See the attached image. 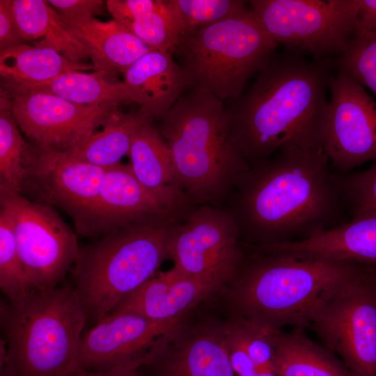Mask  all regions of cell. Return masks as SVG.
Returning <instances> with one entry per match:
<instances>
[{
    "label": "cell",
    "instance_id": "3",
    "mask_svg": "<svg viewBox=\"0 0 376 376\" xmlns=\"http://www.w3.org/2000/svg\"><path fill=\"white\" fill-rule=\"evenodd\" d=\"M241 244L244 257L228 284L236 317L279 330L307 328L322 299L365 265Z\"/></svg>",
    "mask_w": 376,
    "mask_h": 376
},
{
    "label": "cell",
    "instance_id": "39",
    "mask_svg": "<svg viewBox=\"0 0 376 376\" xmlns=\"http://www.w3.org/2000/svg\"><path fill=\"white\" fill-rule=\"evenodd\" d=\"M256 376H280L275 370H257Z\"/></svg>",
    "mask_w": 376,
    "mask_h": 376
},
{
    "label": "cell",
    "instance_id": "32",
    "mask_svg": "<svg viewBox=\"0 0 376 376\" xmlns=\"http://www.w3.org/2000/svg\"><path fill=\"white\" fill-rule=\"evenodd\" d=\"M343 204L350 217L376 212V163L353 173H336Z\"/></svg>",
    "mask_w": 376,
    "mask_h": 376
},
{
    "label": "cell",
    "instance_id": "7",
    "mask_svg": "<svg viewBox=\"0 0 376 376\" xmlns=\"http://www.w3.org/2000/svg\"><path fill=\"white\" fill-rule=\"evenodd\" d=\"M278 45L249 8L180 37L173 54L186 91L208 93L229 104L243 93L251 77L269 63Z\"/></svg>",
    "mask_w": 376,
    "mask_h": 376
},
{
    "label": "cell",
    "instance_id": "17",
    "mask_svg": "<svg viewBox=\"0 0 376 376\" xmlns=\"http://www.w3.org/2000/svg\"><path fill=\"white\" fill-rule=\"evenodd\" d=\"M143 368L146 376H236L224 323L201 324L187 331L181 324L163 350Z\"/></svg>",
    "mask_w": 376,
    "mask_h": 376
},
{
    "label": "cell",
    "instance_id": "38",
    "mask_svg": "<svg viewBox=\"0 0 376 376\" xmlns=\"http://www.w3.org/2000/svg\"><path fill=\"white\" fill-rule=\"evenodd\" d=\"M0 376H15L8 365L6 363L0 366Z\"/></svg>",
    "mask_w": 376,
    "mask_h": 376
},
{
    "label": "cell",
    "instance_id": "36",
    "mask_svg": "<svg viewBox=\"0 0 376 376\" xmlns=\"http://www.w3.org/2000/svg\"><path fill=\"white\" fill-rule=\"evenodd\" d=\"M357 7L356 37L376 31V0H357Z\"/></svg>",
    "mask_w": 376,
    "mask_h": 376
},
{
    "label": "cell",
    "instance_id": "31",
    "mask_svg": "<svg viewBox=\"0 0 376 376\" xmlns=\"http://www.w3.org/2000/svg\"><path fill=\"white\" fill-rule=\"evenodd\" d=\"M336 65L376 95V31L354 38Z\"/></svg>",
    "mask_w": 376,
    "mask_h": 376
},
{
    "label": "cell",
    "instance_id": "15",
    "mask_svg": "<svg viewBox=\"0 0 376 376\" xmlns=\"http://www.w3.org/2000/svg\"><path fill=\"white\" fill-rule=\"evenodd\" d=\"M195 206L178 204L149 190L135 178L129 164L120 163L107 169L97 199L75 226L76 233L103 236L136 224L185 217Z\"/></svg>",
    "mask_w": 376,
    "mask_h": 376
},
{
    "label": "cell",
    "instance_id": "1",
    "mask_svg": "<svg viewBox=\"0 0 376 376\" xmlns=\"http://www.w3.org/2000/svg\"><path fill=\"white\" fill-rule=\"evenodd\" d=\"M221 208L249 245L303 241L350 221L325 152L298 147L249 166Z\"/></svg>",
    "mask_w": 376,
    "mask_h": 376
},
{
    "label": "cell",
    "instance_id": "27",
    "mask_svg": "<svg viewBox=\"0 0 376 376\" xmlns=\"http://www.w3.org/2000/svg\"><path fill=\"white\" fill-rule=\"evenodd\" d=\"M31 146L22 136L9 98L0 97V187L21 194L29 175Z\"/></svg>",
    "mask_w": 376,
    "mask_h": 376
},
{
    "label": "cell",
    "instance_id": "11",
    "mask_svg": "<svg viewBox=\"0 0 376 376\" xmlns=\"http://www.w3.org/2000/svg\"><path fill=\"white\" fill-rule=\"evenodd\" d=\"M233 219L224 209L196 205L174 231L169 244L174 276L216 278L228 283L244 257Z\"/></svg>",
    "mask_w": 376,
    "mask_h": 376
},
{
    "label": "cell",
    "instance_id": "5",
    "mask_svg": "<svg viewBox=\"0 0 376 376\" xmlns=\"http://www.w3.org/2000/svg\"><path fill=\"white\" fill-rule=\"evenodd\" d=\"M186 217H171L112 230L81 249L71 269L88 320L97 322L158 273L171 238Z\"/></svg>",
    "mask_w": 376,
    "mask_h": 376
},
{
    "label": "cell",
    "instance_id": "29",
    "mask_svg": "<svg viewBox=\"0 0 376 376\" xmlns=\"http://www.w3.org/2000/svg\"><path fill=\"white\" fill-rule=\"evenodd\" d=\"M122 25L152 49L171 54L180 38L165 0H155L152 6Z\"/></svg>",
    "mask_w": 376,
    "mask_h": 376
},
{
    "label": "cell",
    "instance_id": "10",
    "mask_svg": "<svg viewBox=\"0 0 376 376\" xmlns=\"http://www.w3.org/2000/svg\"><path fill=\"white\" fill-rule=\"evenodd\" d=\"M0 209L11 224L31 290L58 286L80 251L76 233L52 206L2 187Z\"/></svg>",
    "mask_w": 376,
    "mask_h": 376
},
{
    "label": "cell",
    "instance_id": "9",
    "mask_svg": "<svg viewBox=\"0 0 376 376\" xmlns=\"http://www.w3.org/2000/svg\"><path fill=\"white\" fill-rule=\"evenodd\" d=\"M253 15L278 45L318 60L340 55L356 37L357 0H251Z\"/></svg>",
    "mask_w": 376,
    "mask_h": 376
},
{
    "label": "cell",
    "instance_id": "37",
    "mask_svg": "<svg viewBox=\"0 0 376 376\" xmlns=\"http://www.w3.org/2000/svg\"><path fill=\"white\" fill-rule=\"evenodd\" d=\"M72 376H142L138 370L109 369L103 370L81 371Z\"/></svg>",
    "mask_w": 376,
    "mask_h": 376
},
{
    "label": "cell",
    "instance_id": "23",
    "mask_svg": "<svg viewBox=\"0 0 376 376\" xmlns=\"http://www.w3.org/2000/svg\"><path fill=\"white\" fill-rule=\"evenodd\" d=\"M28 43L52 48L71 61L89 58L85 46L63 23L58 13L45 0H8Z\"/></svg>",
    "mask_w": 376,
    "mask_h": 376
},
{
    "label": "cell",
    "instance_id": "22",
    "mask_svg": "<svg viewBox=\"0 0 376 376\" xmlns=\"http://www.w3.org/2000/svg\"><path fill=\"white\" fill-rule=\"evenodd\" d=\"M105 71L91 73L80 71L63 74L38 84L1 86L4 93H45L82 105L107 103H136L137 100L125 84Z\"/></svg>",
    "mask_w": 376,
    "mask_h": 376
},
{
    "label": "cell",
    "instance_id": "33",
    "mask_svg": "<svg viewBox=\"0 0 376 376\" xmlns=\"http://www.w3.org/2000/svg\"><path fill=\"white\" fill-rule=\"evenodd\" d=\"M234 320L256 370L276 371V338L280 330L261 326L238 317Z\"/></svg>",
    "mask_w": 376,
    "mask_h": 376
},
{
    "label": "cell",
    "instance_id": "6",
    "mask_svg": "<svg viewBox=\"0 0 376 376\" xmlns=\"http://www.w3.org/2000/svg\"><path fill=\"white\" fill-rule=\"evenodd\" d=\"M0 320L6 363L15 376H72L79 372V345L88 318L73 285L1 301Z\"/></svg>",
    "mask_w": 376,
    "mask_h": 376
},
{
    "label": "cell",
    "instance_id": "18",
    "mask_svg": "<svg viewBox=\"0 0 376 376\" xmlns=\"http://www.w3.org/2000/svg\"><path fill=\"white\" fill-rule=\"evenodd\" d=\"M228 284L216 278L177 276L169 270L158 272L113 312H130L159 323L178 324L188 311Z\"/></svg>",
    "mask_w": 376,
    "mask_h": 376
},
{
    "label": "cell",
    "instance_id": "12",
    "mask_svg": "<svg viewBox=\"0 0 376 376\" xmlns=\"http://www.w3.org/2000/svg\"><path fill=\"white\" fill-rule=\"evenodd\" d=\"M181 323H159L134 313L113 312L82 335L78 370H138L157 356Z\"/></svg>",
    "mask_w": 376,
    "mask_h": 376
},
{
    "label": "cell",
    "instance_id": "13",
    "mask_svg": "<svg viewBox=\"0 0 376 376\" xmlns=\"http://www.w3.org/2000/svg\"><path fill=\"white\" fill-rule=\"evenodd\" d=\"M324 152L334 173L344 174L376 159V102L343 70L333 75Z\"/></svg>",
    "mask_w": 376,
    "mask_h": 376
},
{
    "label": "cell",
    "instance_id": "28",
    "mask_svg": "<svg viewBox=\"0 0 376 376\" xmlns=\"http://www.w3.org/2000/svg\"><path fill=\"white\" fill-rule=\"evenodd\" d=\"M241 0H165L180 37L246 11Z\"/></svg>",
    "mask_w": 376,
    "mask_h": 376
},
{
    "label": "cell",
    "instance_id": "34",
    "mask_svg": "<svg viewBox=\"0 0 376 376\" xmlns=\"http://www.w3.org/2000/svg\"><path fill=\"white\" fill-rule=\"evenodd\" d=\"M47 1L59 15L72 19L101 15L107 8L105 3L102 0H49Z\"/></svg>",
    "mask_w": 376,
    "mask_h": 376
},
{
    "label": "cell",
    "instance_id": "25",
    "mask_svg": "<svg viewBox=\"0 0 376 376\" xmlns=\"http://www.w3.org/2000/svg\"><path fill=\"white\" fill-rule=\"evenodd\" d=\"M276 368L280 376H355L338 357L298 327L279 331Z\"/></svg>",
    "mask_w": 376,
    "mask_h": 376
},
{
    "label": "cell",
    "instance_id": "30",
    "mask_svg": "<svg viewBox=\"0 0 376 376\" xmlns=\"http://www.w3.org/2000/svg\"><path fill=\"white\" fill-rule=\"evenodd\" d=\"M0 288L9 301L32 292L6 214L0 209Z\"/></svg>",
    "mask_w": 376,
    "mask_h": 376
},
{
    "label": "cell",
    "instance_id": "35",
    "mask_svg": "<svg viewBox=\"0 0 376 376\" xmlns=\"http://www.w3.org/2000/svg\"><path fill=\"white\" fill-rule=\"evenodd\" d=\"M26 44L8 0H0V52Z\"/></svg>",
    "mask_w": 376,
    "mask_h": 376
},
{
    "label": "cell",
    "instance_id": "8",
    "mask_svg": "<svg viewBox=\"0 0 376 376\" xmlns=\"http://www.w3.org/2000/svg\"><path fill=\"white\" fill-rule=\"evenodd\" d=\"M307 328L355 376H376V266L363 265L327 293Z\"/></svg>",
    "mask_w": 376,
    "mask_h": 376
},
{
    "label": "cell",
    "instance_id": "19",
    "mask_svg": "<svg viewBox=\"0 0 376 376\" xmlns=\"http://www.w3.org/2000/svg\"><path fill=\"white\" fill-rule=\"evenodd\" d=\"M123 82L134 95L139 109L159 120L186 91L181 68L172 54L151 49L123 73Z\"/></svg>",
    "mask_w": 376,
    "mask_h": 376
},
{
    "label": "cell",
    "instance_id": "24",
    "mask_svg": "<svg viewBox=\"0 0 376 376\" xmlns=\"http://www.w3.org/2000/svg\"><path fill=\"white\" fill-rule=\"evenodd\" d=\"M88 70L95 68L71 61L49 47L26 44L0 52L1 86L42 84L67 72Z\"/></svg>",
    "mask_w": 376,
    "mask_h": 376
},
{
    "label": "cell",
    "instance_id": "4",
    "mask_svg": "<svg viewBox=\"0 0 376 376\" xmlns=\"http://www.w3.org/2000/svg\"><path fill=\"white\" fill-rule=\"evenodd\" d=\"M159 121L180 189L196 205L221 207L249 168L231 140L224 103L208 93L186 91Z\"/></svg>",
    "mask_w": 376,
    "mask_h": 376
},
{
    "label": "cell",
    "instance_id": "20",
    "mask_svg": "<svg viewBox=\"0 0 376 376\" xmlns=\"http://www.w3.org/2000/svg\"><path fill=\"white\" fill-rule=\"evenodd\" d=\"M59 16L85 46L96 70L123 74L152 49L115 19L102 22L94 17L72 19Z\"/></svg>",
    "mask_w": 376,
    "mask_h": 376
},
{
    "label": "cell",
    "instance_id": "26",
    "mask_svg": "<svg viewBox=\"0 0 376 376\" xmlns=\"http://www.w3.org/2000/svg\"><path fill=\"white\" fill-rule=\"evenodd\" d=\"M150 121L153 120L139 109L128 113L118 109L104 125L102 131L84 138L65 152L78 160L100 167L116 166L128 155L136 131Z\"/></svg>",
    "mask_w": 376,
    "mask_h": 376
},
{
    "label": "cell",
    "instance_id": "16",
    "mask_svg": "<svg viewBox=\"0 0 376 376\" xmlns=\"http://www.w3.org/2000/svg\"><path fill=\"white\" fill-rule=\"evenodd\" d=\"M107 169L78 160L65 151L33 145L21 194L27 190L37 198L35 201L63 210L75 226L97 199Z\"/></svg>",
    "mask_w": 376,
    "mask_h": 376
},
{
    "label": "cell",
    "instance_id": "21",
    "mask_svg": "<svg viewBox=\"0 0 376 376\" xmlns=\"http://www.w3.org/2000/svg\"><path fill=\"white\" fill-rule=\"evenodd\" d=\"M127 156L132 173L145 187L178 204L196 205L178 185L169 146L153 121L136 131Z\"/></svg>",
    "mask_w": 376,
    "mask_h": 376
},
{
    "label": "cell",
    "instance_id": "2",
    "mask_svg": "<svg viewBox=\"0 0 376 376\" xmlns=\"http://www.w3.org/2000/svg\"><path fill=\"white\" fill-rule=\"evenodd\" d=\"M331 70L329 60L275 54L228 104L231 140L249 166L288 147L324 151Z\"/></svg>",
    "mask_w": 376,
    "mask_h": 376
},
{
    "label": "cell",
    "instance_id": "14",
    "mask_svg": "<svg viewBox=\"0 0 376 376\" xmlns=\"http://www.w3.org/2000/svg\"><path fill=\"white\" fill-rule=\"evenodd\" d=\"M13 116L33 146L65 151L95 132L119 104L82 105L45 93H4Z\"/></svg>",
    "mask_w": 376,
    "mask_h": 376
}]
</instances>
